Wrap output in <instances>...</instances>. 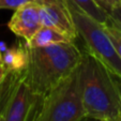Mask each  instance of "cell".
I'll list each match as a JSON object with an SVG mask.
<instances>
[{"label": "cell", "mask_w": 121, "mask_h": 121, "mask_svg": "<svg viewBox=\"0 0 121 121\" xmlns=\"http://www.w3.org/2000/svg\"><path fill=\"white\" fill-rule=\"evenodd\" d=\"M79 88L86 116L100 121L121 118L116 76L94 56L85 52L79 64Z\"/></svg>", "instance_id": "6da1fadb"}, {"label": "cell", "mask_w": 121, "mask_h": 121, "mask_svg": "<svg viewBox=\"0 0 121 121\" xmlns=\"http://www.w3.org/2000/svg\"><path fill=\"white\" fill-rule=\"evenodd\" d=\"M27 47L28 62L25 80L38 95L44 96L56 85L78 68L84 53L75 42L42 47Z\"/></svg>", "instance_id": "7a4b0ae2"}, {"label": "cell", "mask_w": 121, "mask_h": 121, "mask_svg": "<svg viewBox=\"0 0 121 121\" xmlns=\"http://www.w3.org/2000/svg\"><path fill=\"white\" fill-rule=\"evenodd\" d=\"M43 96L25 80L24 71H8L0 85V115L3 121H37Z\"/></svg>", "instance_id": "3957f363"}, {"label": "cell", "mask_w": 121, "mask_h": 121, "mask_svg": "<svg viewBox=\"0 0 121 121\" xmlns=\"http://www.w3.org/2000/svg\"><path fill=\"white\" fill-rule=\"evenodd\" d=\"M79 88V65L48 91L37 121H82L86 118Z\"/></svg>", "instance_id": "277c9868"}, {"label": "cell", "mask_w": 121, "mask_h": 121, "mask_svg": "<svg viewBox=\"0 0 121 121\" xmlns=\"http://www.w3.org/2000/svg\"><path fill=\"white\" fill-rule=\"evenodd\" d=\"M77 35L84 41L87 52L100 60L106 68L121 79V58L118 55L104 25L82 11L73 1L66 0Z\"/></svg>", "instance_id": "5b68a950"}, {"label": "cell", "mask_w": 121, "mask_h": 121, "mask_svg": "<svg viewBox=\"0 0 121 121\" xmlns=\"http://www.w3.org/2000/svg\"><path fill=\"white\" fill-rule=\"evenodd\" d=\"M40 9L42 25L60 31L75 42L78 38L66 0H34Z\"/></svg>", "instance_id": "8992f818"}, {"label": "cell", "mask_w": 121, "mask_h": 121, "mask_svg": "<svg viewBox=\"0 0 121 121\" xmlns=\"http://www.w3.org/2000/svg\"><path fill=\"white\" fill-rule=\"evenodd\" d=\"M40 9L35 1L15 10L8 27L17 37L23 38L28 42L42 27Z\"/></svg>", "instance_id": "52a82bcc"}, {"label": "cell", "mask_w": 121, "mask_h": 121, "mask_svg": "<svg viewBox=\"0 0 121 121\" xmlns=\"http://www.w3.org/2000/svg\"><path fill=\"white\" fill-rule=\"evenodd\" d=\"M64 42H73L69 39L66 35L61 33L60 31L54 29L52 27L42 26L39 31L34 34L33 37L26 42V46L28 47H42V46H49L58 43Z\"/></svg>", "instance_id": "ba28073f"}, {"label": "cell", "mask_w": 121, "mask_h": 121, "mask_svg": "<svg viewBox=\"0 0 121 121\" xmlns=\"http://www.w3.org/2000/svg\"><path fill=\"white\" fill-rule=\"evenodd\" d=\"M28 62L26 45L24 47H14L2 54V63L9 71H24Z\"/></svg>", "instance_id": "9c48e42d"}, {"label": "cell", "mask_w": 121, "mask_h": 121, "mask_svg": "<svg viewBox=\"0 0 121 121\" xmlns=\"http://www.w3.org/2000/svg\"><path fill=\"white\" fill-rule=\"evenodd\" d=\"M71 1H73L84 13L89 15L94 21L102 25H105L109 19V15L103 11L94 2V0H71Z\"/></svg>", "instance_id": "30bf717a"}, {"label": "cell", "mask_w": 121, "mask_h": 121, "mask_svg": "<svg viewBox=\"0 0 121 121\" xmlns=\"http://www.w3.org/2000/svg\"><path fill=\"white\" fill-rule=\"evenodd\" d=\"M104 27H105L106 31H107L108 35H109L110 40H112L115 48H116L117 53H118V55L120 56V58H121V33L112 25V24L108 23V22L104 25Z\"/></svg>", "instance_id": "8fae6325"}, {"label": "cell", "mask_w": 121, "mask_h": 121, "mask_svg": "<svg viewBox=\"0 0 121 121\" xmlns=\"http://www.w3.org/2000/svg\"><path fill=\"white\" fill-rule=\"evenodd\" d=\"M34 0H0V10H17Z\"/></svg>", "instance_id": "7c38bea8"}, {"label": "cell", "mask_w": 121, "mask_h": 121, "mask_svg": "<svg viewBox=\"0 0 121 121\" xmlns=\"http://www.w3.org/2000/svg\"><path fill=\"white\" fill-rule=\"evenodd\" d=\"M108 23H110L119 32L121 33V4L117 5L116 8L110 11Z\"/></svg>", "instance_id": "4fadbf2b"}, {"label": "cell", "mask_w": 121, "mask_h": 121, "mask_svg": "<svg viewBox=\"0 0 121 121\" xmlns=\"http://www.w3.org/2000/svg\"><path fill=\"white\" fill-rule=\"evenodd\" d=\"M94 2L103 10V11L109 15L110 11L117 5L121 4V0H94Z\"/></svg>", "instance_id": "5bb4252c"}, {"label": "cell", "mask_w": 121, "mask_h": 121, "mask_svg": "<svg viewBox=\"0 0 121 121\" xmlns=\"http://www.w3.org/2000/svg\"><path fill=\"white\" fill-rule=\"evenodd\" d=\"M8 71H9V70L5 68L4 64H3V63H0V85H1V82H3L4 77L7 76Z\"/></svg>", "instance_id": "9a60e30c"}, {"label": "cell", "mask_w": 121, "mask_h": 121, "mask_svg": "<svg viewBox=\"0 0 121 121\" xmlns=\"http://www.w3.org/2000/svg\"><path fill=\"white\" fill-rule=\"evenodd\" d=\"M116 80H117V86H118V89H119V94H120V99H121V79L118 78L116 76Z\"/></svg>", "instance_id": "2e32d148"}, {"label": "cell", "mask_w": 121, "mask_h": 121, "mask_svg": "<svg viewBox=\"0 0 121 121\" xmlns=\"http://www.w3.org/2000/svg\"><path fill=\"white\" fill-rule=\"evenodd\" d=\"M82 121H100V120H98V119H94V118H89V117H86V118H84Z\"/></svg>", "instance_id": "e0dca14e"}, {"label": "cell", "mask_w": 121, "mask_h": 121, "mask_svg": "<svg viewBox=\"0 0 121 121\" xmlns=\"http://www.w3.org/2000/svg\"><path fill=\"white\" fill-rule=\"evenodd\" d=\"M0 63H2V53L0 50Z\"/></svg>", "instance_id": "ac0fdd59"}, {"label": "cell", "mask_w": 121, "mask_h": 121, "mask_svg": "<svg viewBox=\"0 0 121 121\" xmlns=\"http://www.w3.org/2000/svg\"><path fill=\"white\" fill-rule=\"evenodd\" d=\"M0 121H3V118H2V116L0 115Z\"/></svg>", "instance_id": "d6986e66"}, {"label": "cell", "mask_w": 121, "mask_h": 121, "mask_svg": "<svg viewBox=\"0 0 121 121\" xmlns=\"http://www.w3.org/2000/svg\"><path fill=\"white\" fill-rule=\"evenodd\" d=\"M118 121H121V118H120V119H119V120H118Z\"/></svg>", "instance_id": "ffe728a7"}]
</instances>
